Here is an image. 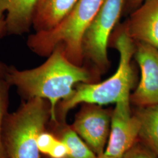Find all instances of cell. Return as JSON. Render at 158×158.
Listing matches in <instances>:
<instances>
[{"label": "cell", "mask_w": 158, "mask_h": 158, "mask_svg": "<svg viewBox=\"0 0 158 158\" xmlns=\"http://www.w3.org/2000/svg\"><path fill=\"white\" fill-rule=\"evenodd\" d=\"M48 57L40 66L31 69L7 67L4 78L24 100L40 98L49 102L51 121L57 122L58 104L72 96L76 85L93 83L97 77L84 65L72 62L60 49H55Z\"/></svg>", "instance_id": "1"}, {"label": "cell", "mask_w": 158, "mask_h": 158, "mask_svg": "<svg viewBox=\"0 0 158 158\" xmlns=\"http://www.w3.org/2000/svg\"><path fill=\"white\" fill-rule=\"evenodd\" d=\"M114 31L109 45L113 46L118 52L119 60L117 70L102 82L81 83L76 85L72 96L58 104L57 119L59 117L64 119L68 112L79 104L102 106L130 99V91L135 81V72L131 62L135 42L128 36L123 25Z\"/></svg>", "instance_id": "2"}, {"label": "cell", "mask_w": 158, "mask_h": 158, "mask_svg": "<svg viewBox=\"0 0 158 158\" xmlns=\"http://www.w3.org/2000/svg\"><path fill=\"white\" fill-rule=\"evenodd\" d=\"M104 1L78 0L56 27L29 35L27 42L29 49L38 56L48 57L59 48L72 62L83 66V37Z\"/></svg>", "instance_id": "3"}, {"label": "cell", "mask_w": 158, "mask_h": 158, "mask_svg": "<svg viewBox=\"0 0 158 158\" xmlns=\"http://www.w3.org/2000/svg\"><path fill=\"white\" fill-rule=\"evenodd\" d=\"M49 118L50 104L40 98L27 100L8 114L2 131L4 158H40L38 138Z\"/></svg>", "instance_id": "4"}, {"label": "cell", "mask_w": 158, "mask_h": 158, "mask_svg": "<svg viewBox=\"0 0 158 158\" xmlns=\"http://www.w3.org/2000/svg\"><path fill=\"white\" fill-rule=\"evenodd\" d=\"M125 0H105L83 40V54L85 66L98 78L110 68L108 48L113 31L117 26Z\"/></svg>", "instance_id": "5"}, {"label": "cell", "mask_w": 158, "mask_h": 158, "mask_svg": "<svg viewBox=\"0 0 158 158\" xmlns=\"http://www.w3.org/2000/svg\"><path fill=\"white\" fill-rule=\"evenodd\" d=\"M110 125L109 141L104 153L112 158H123L131 149L140 131L139 119L136 114H131L130 98L115 104Z\"/></svg>", "instance_id": "6"}, {"label": "cell", "mask_w": 158, "mask_h": 158, "mask_svg": "<svg viewBox=\"0 0 158 158\" xmlns=\"http://www.w3.org/2000/svg\"><path fill=\"white\" fill-rule=\"evenodd\" d=\"M141 70V79L131 100L139 107L158 104V49L142 42H135L134 54Z\"/></svg>", "instance_id": "7"}, {"label": "cell", "mask_w": 158, "mask_h": 158, "mask_svg": "<svg viewBox=\"0 0 158 158\" xmlns=\"http://www.w3.org/2000/svg\"><path fill=\"white\" fill-rule=\"evenodd\" d=\"M78 113L73 128L97 156L104 153L110 131L109 114L100 106L87 104Z\"/></svg>", "instance_id": "8"}, {"label": "cell", "mask_w": 158, "mask_h": 158, "mask_svg": "<svg viewBox=\"0 0 158 158\" xmlns=\"http://www.w3.org/2000/svg\"><path fill=\"white\" fill-rule=\"evenodd\" d=\"M135 42H142L158 49V0H145L123 25Z\"/></svg>", "instance_id": "9"}, {"label": "cell", "mask_w": 158, "mask_h": 158, "mask_svg": "<svg viewBox=\"0 0 158 158\" xmlns=\"http://www.w3.org/2000/svg\"><path fill=\"white\" fill-rule=\"evenodd\" d=\"M38 0H0V19L5 18L6 34L21 35L32 26Z\"/></svg>", "instance_id": "10"}, {"label": "cell", "mask_w": 158, "mask_h": 158, "mask_svg": "<svg viewBox=\"0 0 158 158\" xmlns=\"http://www.w3.org/2000/svg\"><path fill=\"white\" fill-rule=\"evenodd\" d=\"M78 0H38L32 19L35 32L56 27L73 9Z\"/></svg>", "instance_id": "11"}, {"label": "cell", "mask_w": 158, "mask_h": 158, "mask_svg": "<svg viewBox=\"0 0 158 158\" xmlns=\"http://www.w3.org/2000/svg\"><path fill=\"white\" fill-rule=\"evenodd\" d=\"M136 115L141 125L139 135L158 157V104L140 107Z\"/></svg>", "instance_id": "12"}, {"label": "cell", "mask_w": 158, "mask_h": 158, "mask_svg": "<svg viewBox=\"0 0 158 158\" xmlns=\"http://www.w3.org/2000/svg\"><path fill=\"white\" fill-rule=\"evenodd\" d=\"M67 146L69 153L66 158H96L97 156L73 129L68 128L60 139Z\"/></svg>", "instance_id": "13"}, {"label": "cell", "mask_w": 158, "mask_h": 158, "mask_svg": "<svg viewBox=\"0 0 158 158\" xmlns=\"http://www.w3.org/2000/svg\"><path fill=\"white\" fill-rule=\"evenodd\" d=\"M10 84L4 77H0V158H4L2 147V131L9 107Z\"/></svg>", "instance_id": "14"}, {"label": "cell", "mask_w": 158, "mask_h": 158, "mask_svg": "<svg viewBox=\"0 0 158 158\" xmlns=\"http://www.w3.org/2000/svg\"><path fill=\"white\" fill-rule=\"evenodd\" d=\"M56 138L45 131L40 133L38 138V148L40 153L48 155L52 148L57 141Z\"/></svg>", "instance_id": "15"}, {"label": "cell", "mask_w": 158, "mask_h": 158, "mask_svg": "<svg viewBox=\"0 0 158 158\" xmlns=\"http://www.w3.org/2000/svg\"><path fill=\"white\" fill-rule=\"evenodd\" d=\"M68 153L69 150L66 144L61 139H57L48 156L51 158H66Z\"/></svg>", "instance_id": "16"}, {"label": "cell", "mask_w": 158, "mask_h": 158, "mask_svg": "<svg viewBox=\"0 0 158 158\" xmlns=\"http://www.w3.org/2000/svg\"><path fill=\"white\" fill-rule=\"evenodd\" d=\"M123 158H155L145 149L135 148L130 149Z\"/></svg>", "instance_id": "17"}, {"label": "cell", "mask_w": 158, "mask_h": 158, "mask_svg": "<svg viewBox=\"0 0 158 158\" xmlns=\"http://www.w3.org/2000/svg\"><path fill=\"white\" fill-rule=\"evenodd\" d=\"M6 34V24L5 18L0 19V38ZM7 66L2 63L0 62V77H4L6 74Z\"/></svg>", "instance_id": "18"}, {"label": "cell", "mask_w": 158, "mask_h": 158, "mask_svg": "<svg viewBox=\"0 0 158 158\" xmlns=\"http://www.w3.org/2000/svg\"><path fill=\"white\" fill-rule=\"evenodd\" d=\"M145 0H125L124 8L129 10H135Z\"/></svg>", "instance_id": "19"}, {"label": "cell", "mask_w": 158, "mask_h": 158, "mask_svg": "<svg viewBox=\"0 0 158 158\" xmlns=\"http://www.w3.org/2000/svg\"><path fill=\"white\" fill-rule=\"evenodd\" d=\"M112 158V157H110V156H107V155H106L104 153H103V154H102L101 155H100V156H97V158Z\"/></svg>", "instance_id": "20"}]
</instances>
